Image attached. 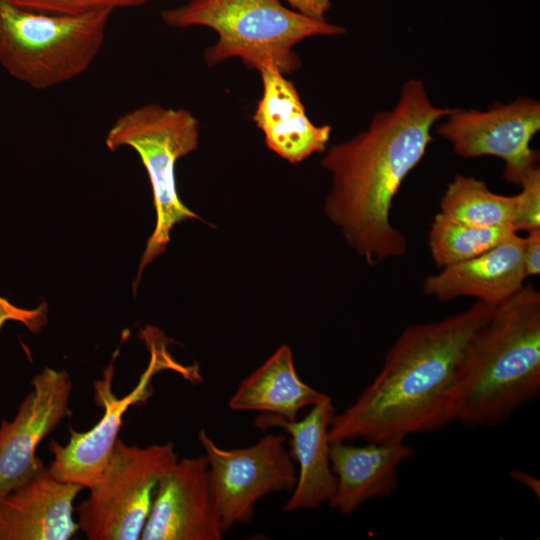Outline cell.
I'll return each instance as SVG.
<instances>
[{"instance_id": "cell-1", "label": "cell", "mask_w": 540, "mask_h": 540, "mask_svg": "<svg viewBox=\"0 0 540 540\" xmlns=\"http://www.w3.org/2000/svg\"><path fill=\"white\" fill-rule=\"evenodd\" d=\"M450 111L430 101L421 80L409 79L392 109L377 112L366 129L322 158L332 182L324 212L367 264L407 252V238L390 219L393 200L433 141L432 127Z\"/></svg>"}, {"instance_id": "cell-2", "label": "cell", "mask_w": 540, "mask_h": 540, "mask_svg": "<svg viewBox=\"0 0 540 540\" xmlns=\"http://www.w3.org/2000/svg\"><path fill=\"white\" fill-rule=\"evenodd\" d=\"M495 307L476 300L441 320L407 327L374 380L349 407L334 414L330 443L402 442L454 422L470 348Z\"/></svg>"}, {"instance_id": "cell-3", "label": "cell", "mask_w": 540, "mask_h": 540, "mask_svg": "<svg viewBox=\"0 0 540 540\" xmlns=\"http://www.w3.org/2000/svg\"><path fill=\"white\" fill-rule=\"evenodd\" d=\"M540 395V293L529 283L495 307L470 348L454 421L467 428L506 422Z\"/></svg>"}, {"instance_id": "cell-4", "label": "cell", "mask_w": 540, "mask_h": 540, "mask_svg": "<svg viewBox=\"0 0 540 540\" xmlns=\"http://www.w3.org/2000/svg\"><path fill=\"white\" fill-rule=\"evenodd\" d=\"M162 21L173 28L208 27L216 43L207 47L204 60L214 66L239 58L258 71L275 65L288 75L301 66L294 47L314 36H341L342 26L305 16L283 6L279 0H189L161 12Z\"/></svg>"}, {"instance_id": "cell-5", "label": "cell", "mask_w": 540, "mask_h": 540, "mask_svg": "<svg viewBox=\"0 0 540 540\" xmlns=\"http://www.w3.org/2000/svg\"><path fill=\"white\" fill-rule=\"evenodd\" d=\"M112 13L58 16L0 0V66L36 90L70 82L99 55Z\"/></svg>"}, {"instance_id": "cell-6", "label": "cell", "mask_w": 540, "mask_h": 540, "mask_svg": "<svg viewBox=\"0 0 540 540\" xmlns=\"http://www.w3.org/2000/svg\"><path fill=\"white\" fill-rule=\"evenodd\" d=\"M199 138V121L189 110L156 103L125 112L106 133L109 150L129 147L139 155L152 188L156 224L140 259L134 294L144 269L166 251L174 226L200 219L181 201L175 178L177 161L197 150Z\"/></svg>"}, {"instance_id": "cell-7", "label": "cell", "mask_w": 540, "mask_h": 540, "mask_svg": "<svg viewBox=\"0 0 540 540\" xmlns=\"http://www.w3.org/2000/svg\"><path fill=\"white\" fill-rule=\"evenodd\" d=\"M178 460L172 442L147 447L117 439L100 478L76 508L89 540H137L161 476Z\"/></svg>"}, {"instance_id": "cell-8", "label": "cell", "mask_w": 540, "mask_h": 540, "mask_svg": "<svg viewBox=\"0 0 540 540\" xmlns=\"http://www.w3.org/2000/svg\"><path fill=\"white\" fill-rule=\"evenodd\" d=\"M198 439L225 532L236 523L249 522L261 498L293 490L297 472L284 434L269 433L249 447L236 449L219 447L203 429Z\"/></svg>"}, {"instance_id": "cell-9", "label": "cell", "mask_w": 540, "mask_h": 540, "mask_svg": "<svg viewBox=\"0 0 540 540\" xmlns=\"http://www.w3.org/2000/svg\"><path fill=\"white\" fill-rule=\"evenodd\" d=\"M539 130L540 102L523 96L508 104L494 102L486 110L451 108L436 127L463 159L500 158L505 180L517 185L539 167L538 153L530 146Z\"/></svg>"}, {"instance_id": "cell-10", "label": "cell", "mask_w": 540, "mask_h": 540, "mask_svg": "<svg viewBox=\"0 0 540 540\" xmlns=\"http://www.w3.org/2000/svg\"><path fill=\"white\" fill-rule=\"evenodd\" d=\"M225 530L205 455L183 458L159 479L142 540H220Z\"/></svg>"}, {"instance_id": "cell-11", "label": "cell", "mask_w": 540, "mask_h": 540, "mask_svg": "<svg viewBox=\"0 0 540 540\" xmlns=\"http://www.w3.org/2000/svg\"><path fill=\"white\" fill-rule=\"evenodd\" d=\"M31 384L13 420L0 425V498L39 470V443L69 413L72 383L65 370L46 367Z\"/></svg>"}, {"instance_id": "cell-12", "label": "cell", "mask_w": 540, "mask_h": 540, "mask_svg": "<svg viewBox=\"0 0 540 540\" xmlns=\"http://www.w3.org/2000/svg\"><path fill=\"white\" fill-rule=\"evenodd\" d=\"M159 342L149 340V365L137 386L125 397L117 399L111 393L113 362L107 367L104 379L94 383L96 394L104 407V414L100 421L86 432L70 429V439L66 445L50 442L49 449L54 460L49 468L56 478L88 489L100 478L118 439L124 413L130 405L148 396V386L155 372L173 366L164 343Z\"/></svg>"}, {"instance_id": "cell-13", "label": "cell", "mask_w": 540, "mask_h": 540, "mask_svg": "<svg viewBox=\"0 0 540 540\" xmlns=\"http://www.w3.org/2000/svg\"><path fill=\"white\" fill-rule=\"evenodd\" d=\"M83 489L54 476L44 464L0 498V540H67L78 531L73 502Z\"/></svg>"}, {"instance_id": "cell-14", "label": "cell", "mask_w": 540, "mask_h": 540, "mask_svg": "<svg viewBox=\"0 0 540 540\" xmlns=\"http://www.w3.org/2000/svg\"><path fill=\"white\" fill-rule=\"evenodd\" d=\"M335 413L331 398L325 395L302 420L287 421L267 414L256 418L254 425L260 430L279 427L290 435V454L299 470L284 512L315 509L332 497L336 478L331 467L328 431Z\"/></svg>"}, {"instance_id": "cell-15", "label": "cell", "mask_w": 540, "mask_h": 540, "mask_svg": "<svg viewBox=\"0 0 540 540\" xmlns=\"http://www.w3.org/2000/svg\"><path fill=\"white\" fill-rule=\"evenodd\" d=\"M525 237L517 233L484 253L427 276L423 293L439 301L472 297L498 306L511 298L528 278L524 266Z\"/></svg>"}, {"instance_id": "cell-16", "label": "cell", "mask_w": 540, "mask_h": 540, "mask_svg": "<svg viewBox=\"0 0 540 540\" xmlns=\"http://www.w3.org/2000/svg\"><path fill=\"white\" fill-rule=\"evenodd\" d=\"M258 72L262 93L253 121L263 133L267 147L291 164L324 152L331 126L316 125L309 119L294 83L275 65L266 64Z\"/></svg>"}, {"instance_id": "cell-17", "label": "cell", "mask_w": 540, "mask_h": 540, "mask_svg": "<svg viewBox=\"0 0 540 540\" xmlns=\"http://www.w3.org/2000/svg\"><path fill=\"white\" fill-rule=\"evenodd\" d=\"M413 454L404 441L368 442L365 446L331 443L336 486L328 501L330 507L350 515L368 500L389 496L398 486L399 465Z\"/></svg>"}, {"instance_id": "cell-18", "label": "cell", "mask_w": 540, "mask_h": 540, "mask_svg": "<svg viewBox=\"0 0 540 540\" xmlns=\"http://www.w3.org/2000/svg\"><path fill=\"white\" fill-rule=\"evenodd\" d=\"M325 395L300 378L292 351L283 344L239 383L229 407L294 421L302 408L312 407Z\"/></svg>"}, {"instance_id": "cell-19", "label": "cell", "mask_w": 540, "mask_h": 540, "mask_svg": "<svg viewBox=\"0 0 540 540\" xmlns=\"http://www.w3.org/2000/svg\"><path fill=\"white\" fill-rule=\"evenodd\" d=\"M516 195L492 192L473 176L457 174L440 199V213L451 220L475 227H511L516 211Z\"/></svg>"}, {"instance_id": "cell-20", "label": "cell", "mask_w": 540, "mask_h": 540, "mask_svg": "<svg viewBox=\"0 0 540 540\" xmlns=\"http://www.w3.org/2000/svg\"><path fill=\"white\" fill-rule=\"evenodd\" d=\"M517 233L511 227H475L437 213L428 245L434 263L445 267L478 256Z\"/></svg>"}, {"instance_id": "cell-21", "label": "cell", "mask_w": 540, "mask_h": 540, "mask_svg": "<svg viewBox=\"0 0 540 540\" xmlns=\"http://www.w3.org/2000/svg\"><path fill=\"white\" fill-rule=\"evenodd\" d=\"M9 3L34 12L58 15L81 16L103 10L135 8L152 0H7Z\"/></svg>"}, {"instance_id": "cell-22", "label": "cell", "mask_w": 540, "mask_h": 540, "mask_svg": "<svg viewBox=\"0 0 540 540\" xmlns=\"http://www.w3.org/2000/svg\"><path fill=\"white\" fill-rule=\"evenodd\" d=\"M519 186L512 228L528 233L540 229V168L534 169Z\"/></svg>"}, {"instance_id": "cell-23", "label": "cell", "mask_w": 540, "mask_h": 540, "mask_svg": "<svg viewBox=\"0 0 540 540\" xmlns=\"http://www.w3.org/2000/svg\"><path fill=\"white\" fill-rule=\"evenodd\" d=\"M46 310L45 303L35 309H25L0 296V329L6 322L16 321L23 323L31 332L37 333L46 324Z\"/></svg>"}, {"instance_id": "cell-24", "label": "cell", "mask_w": 540, "mask_h": 540, "mask_svg": "<svg viewBox=\"0 0 540 540\" xmlns=\"http://www.w3.org/2000/svg\"><path fill=\"white\" fill-rule=\"evenodd\" d=\"M524 266L528 277L540 273V229L528 232L524 243Z\"/></svg>"}, {"instance_id": "cell-25", "label": "cell", "mask_w": 540, "mask_h": 540, "mask_svg": "<svg viewBox=\"0 0 540 540\" xmlns=\"http://www.w3.org/2000/svg\"><path fill=\"white\" fill-rule=\"evenodd\" d=\"M293 10L318 20H326L325 15L330 10L331 0H285Z\"/></svg>"}, {"instance_id": "cell-26", "label": "cell", "mask_w": 540, "mask_h": 540, "mask_svg": "<svg viewBox=\"0 0 540 540\" xmlns=\"http://www.w3.org/2000/svg\"><path fill=\"white\" fill-rule=\"evenodd\" d=\"M511 476L539 495V481L523 471H513Z\"/></svg>"}]
</instances>
